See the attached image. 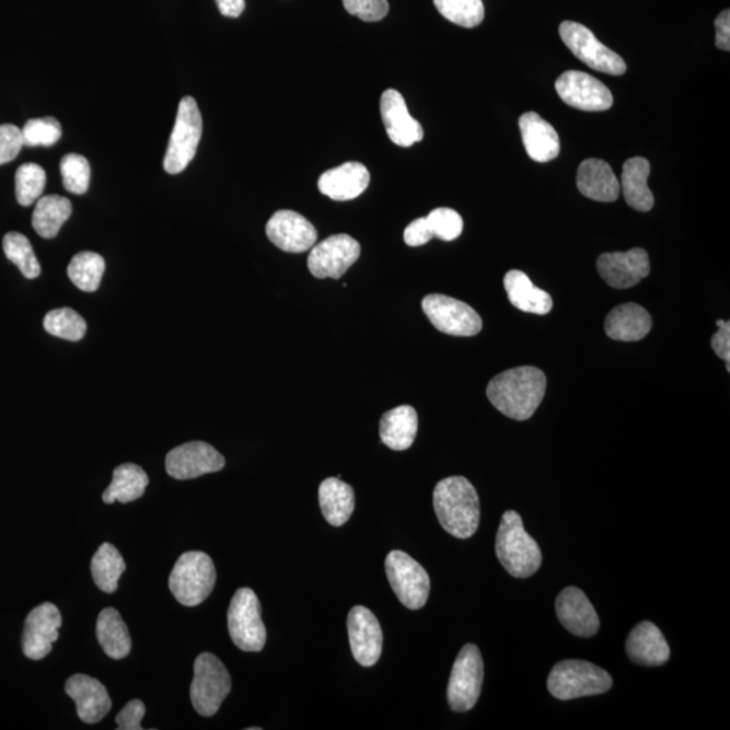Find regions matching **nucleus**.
<instances>
[{
	"mask_svg": "<svg viewBox=\"0 0 730 730\" xmlns=\"http://www.w3.org/2000/svg\"><path fill=\"white\" fill-rule=\"evenodd\" d=\"M361 246L348 234L331 235L310 253L309 271L318 279H340L359 260Z\"/></svg>",
	"mask_w": 730,
	"mask_h": 730,
	"instance_id": "ddd939ff",
	"label": "nucleus"
},
{
	"mask_svg": "<svg viewBox=\"0 0 730 730\" xmlns=\"http://www.w3.org/2000/svg\"><path fill=\"white\" fill-rule=\"evenodd\" d=\"M225 457L204 441H192L176 447L165 457V470L172 478L188 480L225 467Z\"/></svg>",
	"mask_w": 730,
	"mask_h": 730,
	"instance_id": "4468645a",
	"label": "nucleus"
},
{
	"mask_svg": "<svg viewBox=\"0 0 730 730\" xmlns=\"http://www.w3.org/2000/svg\"><path fill=\"white\" fill-rule=\"evenodd\" d=\"M343 3L349 14L366 22L382 21L390 10L387 0H343Z\"/></svg>",
	"mask_w": 730,
	"mask_h": 730,
	"instance_id": "c03bdc74",
	"label": "nucleus"
},
{
	"mask_svg": "<svg viewBox=\"0 0 730 730\" xmlns=\"http://www.w3.org/2000/svg\"><path fill=\"white\" fill-rule=\"evenodd\" d=\"M149 485V478L140 465L126 463L118 465L113 473L112 485L103 493V502L130 503L143 496Z\"/></svg>",
	"mask_w": 730,
	"mask_h": 730,
	"instance_id": "473e14b6",
	"label": "nucleus"
},
{
	"mask_svg": "<svg viewBox=\"0 0 730 730\" xmlns=\"http://www.w3.org/2000/svg\"><path fill=\"white\" fill-rule=\"evenodd\" d=\"M433 506L440 525L453 537L470 538L478 531L479 496L464 476H451L437 483Z\"/></svg>",
	"mask_w": 730,
	"mask_h": 730,
	"instance_id": "f03ea898",
	"label": "nucleus"
},
{
	"mask_svg": "<svg viewBox=\"0 0 730 730\" xmlns=\"http://www.w3.org/2000/svg\"><path fill=\"white\" fill-rule=\"evenodd\" d=\"M105 258L95 252H80L68 266V276L79 290L94 292L100 289L105 274Z\"/></svg>",
	"mask_w": 730,
	"mask_h": 730,
	"instance_id": "c9c22d12",
	"label": "nucleus"
},
{
	"mask_svg": "<svg viewBox=\"0 0 730 730\" xmlns=\"http://www.w3.org/2000/svg\"><path fill=\"white\" fill-rule=\"evenodd\" d=\"M503 285L510 303L521 312L545 315L554 308L548 292L534 286L529 276L519 269L506 274Z\"/></svg>",
	"mask_w": 730,
	"mask_h": 730,
	"instance_id": "cd10ccee",
	"label": "nucleus"
},
{
	"mask_svg": "<svg viewBox=\"0 0 730 730\" xmlns=\"http://www.w3.org/2000/svg\"><path fill=\"white\" fill-rule=\"evenodd\" d=\"M72 215V204L60 195H48L37 200L33 212V228L44 239H55Z\"/></svg>",
	"mask_w": 730,
	"mask_h": 730,
	"instance_id": "72a5a7b5",
	"label": "nucleus"
},
{
	"mask_svg": "<svg viewBox=\"0 0 730 730\" xmlns=\"http://www.w3.org/2000/svg\"><path fill=\"white\" fill-rule=\"evenodd\" d=\"M418 432V416L412 406H398L383 414L379 434L384 445L393 451H406L413 445Z\"/></svg>",
	"mask_w": 730,
	"mask_h": 730,
	"instance_id": "c85d7f7f",
	"label": "nucleus"
},
{
	"mask_svg": "<svg viewBox=\"0 0 730 730\" xmlns=\"http://www.w3.org/2000/svg\"><path fill=\"white\" fill-rule=\"evenodd\" d=\"M434 5L444 19L462 27H476L485 20L482 0H434Z\"/></svg>",
	"mask_w": 730,
	"mask_h": 730,
	"instance_id": "58836bf2",
	"label": "nucleus"
},
{
	"mask_svg": "<svg viewBox=\"0 0 730 730\" xmlns=\"http://www.w3.org/2000/svg\"><path fill=\"white\" fill-rule=\"evenodd\" d=\"M371 175L367 166L349 161L337 169L326 171L318 181L320 192L338 202L360 197L370 184Z\"/></svg>",
	"mask_w": 730,
	"mask_h": 730,
	"instance_id": "5701e85b",
	"label": "nucleus"
},
{
	"mask_svg": "<svg viewBox=\"0 0 730 730\" xmlns=\"http://www.w3.org/2000/svg\"><path fill=\"white\" fill-rule=\"evenodd\" d=\"M598 273L613 289L624 290L639 285L651 273L648 253L641 248L603 253L596 260Z\"/></svg>",
	"mask_w": 730,
	"mask_h": 730,
	"instance_id": "a211bd4d",
	"label": "nucleus"
},
{
	"mask_svg": "<svg viewBox=\"0 0 730 730\" xmlns=\"http://www.w3.org/2000/svg\"><path fill=\"white\" fill-rule=\"evenodd\" d=\"M66 693L77 704L78 716L85 723L102 721L112 709L106 687L94 677L82 674L69 677Z\"/></svg>",
	"mask_w": 730,
	"mask_h": 730,
	"instance_id": "4be33fe9",
	"label": "nucleus"
},
{
	"mask_svg": "<svg viewBox=\"0 0 730 730\" xmlns=\"http://www.w3.org/2000/svg\"><path fill=\"white\" fill-rule=\"evenodd\" d=\"M651 164L644 158H631L624 164L621 175V192L631 209L647 212L653 209L654 198L648 187Z\"/></svg>",
	"mask_w": 730,
	"mask_h": 730,
	"instance_id": "c756f323",
	"label": "nucleus"
},
{
	"mask_svg": "<svg viewBox=\"0 0 730 730\" xmlns=\"http://www.w3.org/2000/svg\"><path fill=\"white\" fill-rule=\"evenodd\" d=\"M222 15L239 19L245 10V0H216Z\"/></svg>",
	"mask_w": 730,
	"mask_h": 730,
	"instance_id": "3c124183",
	"label": "nucleus"
},
{
	"mask_svg": "<svg viewBox=\"0 0 730 730\" xmlns=\"http://www.w3.org/2000/svg\"><path fill=\"white\" fill-rule=\"evenodd\" d=\"M556 613L560 623L573 636L589 639L600 629V618L588 595L578 588H567L556 600Z\"/></svg>",
	"mask_w": 730,
	"mask_h": 730,
	"instance_id": "412c9836",
	"label": "nucleus"
},
{
	"mask_svg": "<svg viewBox=\"0 0 730 730\" xmlns=\"http://www.w3.org/2000/svg\"><path fill=\"white\" fill-rule=\"evenodd\" d=\"M559 32L563 43L584 65L598 72L613 74V77H619L626 72L623 57L603 45L589 27L578 22L566 21L561 23Z\"/></svg>",
	"mask_w": 730,
	"mask_h": 730,
	"instance_id": "9b49d317",
	"label": "nucleus"
},
{
	"mask_svg": "<svg viewBox=\"0 0 730 730\" xmlns=\"http://www.w3.org/2000/svg\"><path fill=\"white\" fill-rule=\"evenodd\" d=\"M422 310L436 329L445 335L473 337L483 327L480 315L455 298L430 294L424 298Z\"/></svg>",
	"mask_w": 730,
	"mask_h": 730,
	"instance_id": "f8f14e48",
	"label": "nucleus"
},
{
	"mask_svg": "<svg viewBox=\"0 0 730 730\" xmlns=\"http://www.w3.org/2000/svg\"><path fill=\"white\" fill-rule=\"evenodd\" d=\"M612 686L609 672L583 660H563L552 669L548 677L549 693L560 700L605 694Z\"/></svg>",
	"mask_w": 730,
	"mask_h": 730,
	"instance_id": "39448f33",
	"label": "nucleus"
},
{
	"mask_svg": "<svg viewBox=\"0 0 730 730\" xmlns=\"http://www.w3.org/2000/svg\"><path fill=\"white\" fill-rule=\"evenodd\" d=\"M555 89L563 102L583 112H606L613 106L611 90L589 73L567 71L556 80Z\"/></svg>",
	"mask_w": 730,
	"mask_h": 730,
	"instance_id": "2eb2a0df",
	"label": "nucleus"
},
{
	"mask_svg": "<svg viewBox=\"0 0 730 730\" xmlns=\"http://www.w3.org/2000/svg\"><path fill=\"white\" fill-rule=\"evenodd\" d=\"M381 114L387 136L396 146L409 148L422 141V126L407 111L405 97L401 95V92L395 90L383 92Z\"/></svg>",
	"mask_w": 730,
	"mask_h": 730,
	"instance_id": "aec40b11",
	"label": "nucleus"
},
{
	"mask_svg": "<svg viewBox=\"0 0 730 730\" xmlns=\"http://www.w3.org/2000/svg\"><path fill=\"white\" fill-rule=\"evenodd\" d=\"M718 332L711 337V348L727 363L730 371V324L728 321H717Z\"/></svg>",
	"mask_w": 730,
	"mask_h": 730,
	"instance_id": "09e8293b",
	"label": "nucleus"
},
{
	"mask_svg": "<svg viewBox=\"0 0 730 730\" xmlns=\"http://www.w3.org/2000/svg\"><path fill=\"white\" fill-rule=\"evenodd\" d=\"M62 135L59 120L54 117L27 120L22 129L23 142L26 147H51Z\"/></svg>",
	"mask_w": 730,
	"mask_h": 730,
	"instance_id": "79ce46f5",
	"label": "nucleus"
},
{
	"mask_svg": "<svg viewBox=\"0 0 730 730\" xmlns=\"http://www.w3.org/2000/svg\"><path fill=\"white\" fill-rule=\"evenodd\" d=\"M46 174L42 165L27 163L20 166L15 174L16 200L22 206L37 202L45 189Z\"/></svg>",
	"mask_w": 730,
	"mask_h": 730,
	"instance_id": "ea45409f",
	"label": "nucleus"
},
{
	"mask_svg": "<svg viewBox=\"0 0 730 730\" xmlns=\"http://www.w3.org/2000/svg\"><path fill=\"white\" fill-rule=\"evenodd\" d=\"M626 652L631 662L657 667L669 662L670 647L657 625L644 621L630 631L626 640Z\"/></svg>",
	"mask_w": 730,
	"mask_h": 730,
	"instance_id": "a878e982",
	"label": "nucleus"
},
{
	"mask_svg": "<svg viewBox=\"0 0 730 730\" xmlns=\"http://www.w3.org/2000/svg\"><path fill=\"white\" fill-rule=\"evenodd\" d=\"M405 243L409 246H421L433 239L432 230L429 228L427 217L418 218L405 229Z\"/></svg>",
	"mask_w": 730,
	"mask_h": 730,
	"instance_id": "de8ad7c7",
	"label": "nucleus"
},
{
	"mask_svg": "<svg viewBox=\"0 0 730 730\" xmlns=\"http://www.w3.org/2000/svg\"><path fill=\"white\" fill-rule=\"evenodd\" d=\"M429 228L432 230L433 237L442 241H453L463 233L464 222L457 211L440 207L430 211L427 217Z\"/></svg>",
	"mask_w": 730,
	"mask_h": 730,
	"instance_id": "37998d69",
	"label": "nucleus"
},
{
	"mask_svg": "<svg viewBox=\"0 0 730 730\" xmlns=\"http://www.w3.org/2000/svg\"><path fill=\"white\" fill-rule=\"evenodd\" d=\"M499 561L511 577L525 579L542 567L543 555L536 540L525 531L519 513L508 510L502 517L496 542Z\"/></svg>",
	"mask_w": 730,
	"mask_h": 730,
	"instance_id": "7ed1b4c3",
	"label": "nucleus"
},
{
	"mask_svg": "<svg viewBox=\"0 0 730 730\" xmlns=\"http://www.w3.org/2000/svg\"><path fill=\"white\" fill-rule=\"evenodd\" d=\"M318 497L322 515L332 526L347 524L356 505L354 488L348 483L340 478L325 479L321 483Z\"/></svg>",
	"mask_w": 730,
	"mask_h": 730,
	"instance_id": "7c9ffc66",
	"label": "nucleus"
},
{
	"mask_svg": "<svg viewBox=\"0 0 730 730\" xmlns=\"http://www.w3.org/2000/svg\"><path fill=\"white\" fill-rule=\"evenodd\" d=\"M146 716V705L140 699L130 700L123 710L118 712L117 729L118 730H141V720Z\"/></svg>",
	"mask_w": 730,
	"mask_h": 730,
	"instance_id": "49530a36",
	"label": "nucleus"
},
{
	"mask_svg": "<svg viewBox=\"0 0 730 730\" xmlns=\"http://www.w3.org/2000/svg\"><path fill=\"white\" fill-rule=\"evenodd\" d=\"M547 378L536 367H517L494 376L486 394L498 412L515 421H526L542 405Z\"/></svg>",
	"mask_w": 730,
	"mask_h": 730,
	"instance_id": "f257e3e1",
	"label": "nucleus"
},
{
	"mask_svg": "<svg viewBox=\"0 0 730 730\" xmlns=\"http://www.w3.org/2000/svg\"><path fill=\"white\" fill-rule=\"evenodd\" d=\"M716 26V45L718 49L730 50V11H722L717 16Z\"/></svg>",
	"mask_w": 730,
	"mask_h": 730,
	"instance_id": "8fccbe9b",
	"label": "nucleus"
},
{
	"mask_svg": "<svg viewBox=\"0 0 730 730\" xmlns=\"http://www.w3.org/2000/svg\"><path fill=\"white\" fill-rule=\"evenodd\" d=\"M519 124L529 158L537 163H548L559 157V135L547 120L529 112L522 115Z\"/></svg>",
	"mask_w": 730,
	"mask_h": 730,
	"instance_id": "393cba45",
	"label": "nucleus"
},
{
	"mask_svg": "<svg viewBox=\"0 0 730 730\" xmlns=\"http://www.w3.org/2000/svg\"><path fill=\"white\" fill-rule=\"evenodd\" d=\"M232 690V677L216 654H199L194 663L192 700L194 709L204 717H212L220 710L223 700Z\"/></svg>",
	"mask_w": 730,
	"mask_h": 730,
	"instance_id": "6e6552de",
	"label": "nucleus"
},
{
	"mask_svg": "<svg viewBox=\"0 0 730 730\" xmlns=\"http://www.w3.org/2000/svg\"><path fill=\"white\" fill-rule=\"evenodd\" d=\"M577 186L580 194L596 202H616L621 194L619 182L612 166L600 159L584 160L579 165Z\"/></svg>",
	"mask_w": 730,
	"mask_h": 730,
	"instance_id": "b1692460",
	"label": "nucleus"
},
{
	"mask_svg": "<svg viewBox=\"0 0 730 730\" xmlns=\"http://www.w3.org/2000/svg\"><path fill=\"white\" fill-rule=\"evenodd\" d=\"M3 251L5 257L16 267L27 279H36L42 275V266H39L36 253L33 251L31 241L25 235L16 232H11L4 235Z\"/></svg>",
	"mask_w": 730,
	"mask_h": 730,
	"instance_id": "e433bc0d",
	"label": "nucleus"
},
{
	"mask_svg": "<svg viewBox=\"0 0 730 730\" xmlns=\"http://www.w3.org/2000/svg\"><path fill=\"white\" fill-rule=\"evenodd\" d=\"M347 625L356 662L363 667L375 665L383 649V631L375 614L364 606H355L349 612Z\"/></svg>",
	"mask_w": 730,
	"mask_h": 730,
	"instance_id": "f3484780",
	"label": "nucleus"
},
{
	"mask_svg": "<svg viewBox=\"0 0 730 730\" xmlns=\"http://www.w3.org/2000/svg\"><path fill=\"white\" fill-rule=\"evenodd\" d=\"M386 573L391 589L402 605L410 611H419L427 605L430 593L429 575L406 552H390L386 557Z\"/></svg>",
	"mask_w": 730,
	"mask_h": 730,
	"instance_id": "1a4fd4ad",
	"label": "nucleus"
},
{
	"mask_svg": "<svg viewBox=\"0 0 730 730\" xmlns=\"http://www.w3.org/2000/svg\"><path fill=\"white\" fill-rule=\"evenodd\" d=\"M651 329V315L637 303L621 304L609 313L605 321L607 337L617 341H640Z\"/></svg>",
	"mask_w": 730,
	"mask_h": 730,
	"instance_id": "bb28decb",
	"label": "nucleus"
},
{
	"mask_svg": "<svg viewBox=\"0 0 730 730\" xmlns=\"http://www.w3.org/2000/svg\"><path fill=\"white\" fill-rule=\"evenodd\" d=\"M126 565L123 555L111 543L102 544L91 560V572L97 589L113 594L118 589Z\"/></svg>",
	"mask_w": 730,
	"mask_h": 730,
	"instance_id": "f704fd0d",
	"label": "nucleus"
},
{
	"mask_svg": "<svg viewBox=\"0 0 730 730\" xmlns=\"http://www.w3.org/2000/svg\"><path fill=\"white\" fill-rule=\"evenodd\" d=\"M485 664L479 648L467 644L457 654L453 664L450 685H448V703L456 712L474 708L480 697Z\"/></svg>",
	"mask_w": 730,
	"mask_h": 730,
	"instance_id": "9d476101",
	"label": "nucleus"
},
{
	"mask_svg": "<svg viewBox=\"0 0 730 730\" xmlns=\"http://www.w3.org/2000/svg\"><path fill=\"white\" fill-rule=\"evenodd\" d=\"M266 230L271 243L285 252H306L317 243V229L297 211H276Z\"/></svg>",
	"mask_w": 730,
	"mask_h": 730,
	"instance_id": "6ab92c4d",
	"label": "nucleus"
},
{
	"mask_svg": "<svg viewBox=\"0 0 730 730\" xmlns=\"http://www.w3.org/2000/svg\"><path fill=\"white\" fill-rule=\"evenodd\" d=\"M204 120L197 101L184 96L177 108L174 130L164 158V170L171 175L181 174L197 154L202 138Z\"/></svg>",
	"mask_w": 730,
	"mask_h": 730,
	"instance_id": "423d86ee",
	"label": "nucleus"
},
{
	"mask_svg": "<svg viewBox=\"0 0 730 730\" xmlns=\"http://www.w3.org/2000/svg\"><path fill=\"white\" fill-rule=\"evenodd\" d=\"M22 147H25L22 129L13 124L0 125V165L19 157Z\"/></svg>",
	"mask_w": 730,
	"mask_h": 730,
	"instance_id": "a18cd8bd",
	"label": "nucleus"
},
{
	"mask_svg": "<svg viewBox=\"0 0 730 730\" xmlns=\"http://www.w3.org/2000/svg\"><path fill=\"white\" fill-rule=\"evenodd\" d=\"M228 626L234 646L241 651H263L267 630L262 619L260 601L255 591L246 588L235 591L229 606Z\"/></svg>",
	"mask_w": 730,
	"mask_h": 730,
	"instance_id": "0eeeda50",
	"label": "nucleus"
},
{
	"mask_svg": "<svg viewBox=\"0 0 730 730\" xmlns=\"http://www.w3.org/2000/svg\"><path fill=\"white\" fill-rule=\"evenodd\" d=\"M217 571L205 552L192 551L175 563L170 577V590L183 606H198L216 588Z\"/></svg>",
	"mask_w": 730,
	"mask_h": 730,
	"instance_id": "20e7f679",
	"label": "nucleus"
},
{
	"mask_svg": "<svg viewBox=\"0 0 730 730\" xmlns=\"http://www.w3.org/2000/svg\"><path fill=\"white\" fill-rule=\"evenodd\" d=\"M44 329L50 336L62 338L68 341H80L88 332V324L72 309L51 310L44 318Z\"/></svg>",
	"mask_w": 730,
	"mask_h": 730,
	"instance_id": "4c0bfd02",
	"label": "nucleus"
},
{
	"mask_svg": "<svg viewBox=\"0 0 730 730\" xmlns=\"http://www.w3.org/2000/svg\"><path fill=\"white\" fill-rule=\"evenodd\" d=\"M62 618L54 603L45 602L33 609L25 621L22 635V651L31 660H42L51 652V646L59 640Z\"/></svg>",
	"mask_w": 730,
	"mask_h": 730,
	"instance_id": "dca6fc26",
	"label": "nucleus"
},
{
	"mask_svg": "<svg viewBox=\"0 0 730 730\" xmlns=\"http://www.w3.org/2000/svg\"><path fill=\"white\" fill-rule=\"evenodd\" d=\"M96 637L108 658L120 660L128 657L131 651L128 626L113 607L103 609L97 617Z\"/></svg>",
	"mask_w": 730,
	"mask_h": 730,
	"instance_id": "2f4dec72",
	"label": "nucleus"
},
{
	"mask_svg": "<svg viewBox=\"0 0 730 730\" xmlns=\"http://www.w3.org/2000/svg\"><path fill=\"white\" fill-rule=\"evenodd\" d=\"M62 184L67 192L83 195L89 192L91 166L89 160L78 153H68L60 163Z\"/></svg>",
	"mask_w": 730,
	"mask_h": 730,
	"instance_id": "a19ab883",
	"label": "nucleus"
}]
</instances>
